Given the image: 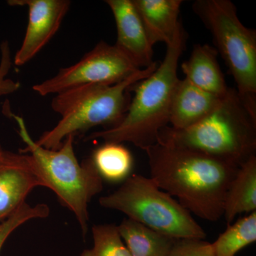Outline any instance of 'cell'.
<instances>
[{
    "label": "cell",
    "mask_w": 256,
    "mask_h": 256,
    "mask_svg": "<svg viewBox=\"0 0 256 256\" xmlns=\"http://www.w3.org/2000/svg\"><path fill=\"white\" fill-rule=\"evenodd\" d=\"M224 96L214 95L198 88L188 79H180L172 102L171 127L182 130L197 124L214 110Z\"/></svg>",
    "instance_id": "12"
},
{
    "label": "cell",
    "mask_w": 256,
    "mask_h": 256,
    "mask_svg": "<svg viewBox=\"0 0 256 256\" xmlns=\"http://www.w3.org/2000/svg\"><path fill=\"white\" fill-rule=\"evenodd\" d=\"M168 256H216L212 244L201 239H180Z\"/></svg>",
    "instance_id": "21"
},
{
    "label": "cell",
    "mask_w": 256,
    "mask_h": 256,
    "mask_svg": "<svg viewBox=\"0 0 256 256\" xmlns=\"http://www.w3.org/2000/svg\"><path fill=\"white\" fill-rule=\"evenodd\" d=\"M118 228L132 256H168L178 240L130 218Z\"/></svg>",
    "instance_id": "16"
},
{
    "label": "cell",
    "mask_w": 256,
    "mask_h": 256,
    "mask_svg": "<svg viewBox=\"0 0 256 256\" xmlns=\"http://www.w3.org/2000/svg\"><path fill=\"white\" fill-rule=\"evenodd\" d=\"M94 247L80 256H132L120 235L118 226L95 225L92 228Z\"/></svg>",
    "instance_id": "19"
},
{
    "label": "cell",
    "mask_w": 256,
    "mask_h": 256,
    "mask_svg": "<svg viewBox=\"0 0 256 256\" xmlns=\"http://www.w3.org/2000/svg\"><path fill=\"white\" fill-rule=\"evenodd\" d=\"M218 54L208 44H196L186 62L182 64L185 78L198 88L214 95H226L230 90L218 62Z\"/></svg>",
    "instance_id": "14"
},
{
    "label": "cell",
    "mask_w": 256,
    "mask_h": 256,
    "mask_svg": "<svg viewBox=\"0 0 256 256\" xmlns=\"http://www.w3.org/2000/svg\"><path fill=\"white\" fill-rule=\"evenodd\" d=\"M90 159L102 180L110 182L126 181L134 166L132 153L120 143L105 142Z\"/></svg>",
    "instance_id": "17"
},
{
    "label": "cell",
    "mask_w": 256,
    "mask_h": 256,
    "mask_svg": "<svg viewBox=\"0 0 256 256\" xmlns=\"http://www.w3.org/2000/svg\"><path fill=\"white\" fill-rule=\"evenodd\" d=\"M4 150H3L2 146L1 143H0V158L2 156L3 153H4Z\"/></svg>",
    "instance_id": "23"
},
{
    "label": "cell",
    "mask_w": 256,
    "mask_h": 256,
    "mask_svg": "<svg viewBox=\"0 0 256 256\" xmlns=\"http://www.w3.org/2000/svg\"><path fill=\"white\" fill-rule=\"evenodd\" d=\"M140 70L114 45L101 42L76 64L60 69L55 76L35 85L33 90L47 96L84 86H112Z\"/></svg>",
    "instance_id": "8"
},
{
    "label": "cell",
    "mask_w": 256,
    "mask_h": 256,
    "mask_svg": "<svg viewBox=\"0 0 256 256\" xmlns=\"http://www.w3.org/2000/svg\"><path fill=\"white\" fill-rule=\"evenodd\" d=\"M158 65L154 62L114 85L84 86L56 96L52 108L62 119L53 129L42 134L37 144L56 150L68 136H76L97 126H105L106 129L116 127L127 114L131 88L149 76Z\"/></svg>",
    "instance_id": "4"
},
{
    "label": "cell",
    "mask_w": 256,
    "mask_h": 256,
    "mask_svg": "<svg viewBox=\"0 0 256 256\" xmlns=\"http://www.w3.org/2000/svg\"><path fill=\"white\" fill-rule=\"evenodd\" d=\"M188 40L181 22L172 41L166 46L163 62L149 76L131 88L134 98L122 120L116 127L92 132L85 141L131 143L144 151L156 144L162 130L170 124L172 102L180 80L178 64Z\"/></svg>",
    "instance_id": "2"
},
{
    "label": "cell",
    "mask_w": 256,
    "mask_h": 256,
    "mask_svg": "<svg viewBox=\"0 0 256 256\" xmlns=\"http://www.w3.org/2000/svg\"><path fill=\"white\" fill-rule=\"evenodd\" d=\"M144 152L150 178L158 188L202 220L216 222L223 217L226 196L240 166L161 143Z\"/></svg>",
    "instance_id": "1"
},
{
    "label": "cell",
    "mask_w": 256,
    "mask_h": 256,
    "mask_svg": "<svg viewBox=\"0 0 256 256\" xmlns=\"http://www.w3.org/2000/svg\"><path fill=\"white\" fill-rule=\"evenodd\" d=\"M153 46L173 38L180 21L182 0H132Z\"/></svg>",
    "instance_id": "13"
},
{
    "label": "cell",
    "mask_w": 256,
    "mask_h": 256,
    "mask_svg": "<svg viewBox=\"0 0 256 256\" xmlns=\"http://www.w3.org/2000/svg\"><path fill=\"white\" fill-rule=\"evenodd\" d=\"M158 143L204 153L242 166L256 152V111L230 88L205 118L185 129L166 126Z\"/></svg>",
    "instance_id": "3"
},
{
    "label": "cell",
    "mask_w": 256,
    "mask_h": 256,
    "mask_svg": "<svg viewBox=\"0 0 256 256\" xmlns=\"http://www.w3.org/2000/svg\"><path fill=\"white\" fill-rule=\"evenodd\" d=\"M114 18L117 42L114 46L139 69L154 63L150 40L132 0H106Z\"/></svg>",
    "instance_id": "11"
},
{
    "label": "cell",
    "mask_w": 256,
    "mask_h": 256,
    "mask_svg": "<svg viewBox=\"0 0 256 256\" xmlns=\"http://www.w3.org/2000/svg\"><path fill=\"white\" fill-rule=\"evenodd\" d=\"M12 6H28L26 34L14 63L23 66L35 58L58 32L72 6L69 0H10Z\"/></svg>",
    "instance_id": "9"
},
{
    "label": "cell",
    "mask_w": 256,
    "mask_h": 256,
    "mask_svg": "<svg viewBox=\"0 0 256 256\" xmlns=\"http://www.w3.org/2000/svg\"><path fill=\"white\" fill-rule=\"evenodd\" d=\"M38 186H43L31 156L4 151L0 158V222L26 203Z\"/></svg>",
    "instance_id": "10"
},
{
    "label": "cell",
    "mask_w": 256,
    "mask_h": 256,
    "mask_svg": "<svg viewBox=\"0 0 256 256\" xmlns=\"http://www.w3.org/2000/svg\"><path fill=\"white\" fill-rule=\"evenodd\" d=\"M50 214V207L45 204H40L36 206L24 204L9 218L0 222V252L11 234L21 226L31 220L47 218Z\"/></svg>",
    "instance_id": "20"
},
{
    "label": "cell",
    "mask_w": 256,
    "mask_h": 256,
    "mask_svg": "<svg viewBox=\"0 0 256 256\" xmlns=\"http://www.w3.org/2000/svg\"><path fill=\"white\" fill-rule=\"evenodd\" d=\"M12 66L11 50L8 42H3L1 45V60H0V96L10 95L20 90V84L8 78Z\"/></svg>",
    "instance_id": "22"
},
{
    "label": "cell",
    "mask_w": 256,
    "mask_h": 256,
    "mask_svg": "<svg viewBox=\"0 0 256 256\" xmlns=\"http://www.w3.org/2000/svg\"><path fill=\"white\" fill-rule=\"evenodd\" d=\"M255 212L256 156H254L240 166L229 186L224 202L223 217L229 226L238 215Z\"/></svg>",
    "instance_id": "15"
},
{
    "label": "cell",
    "mask_w": 256,
    "mask_h": 256,
    "mask_svg": "<svg viewBox=\"0 0 256 256\" xmlns=\"http://www.w3.org/2000/svg\"><path fill=\"white\" fill-rule=\"evenodd\" d=\"M101 206L122 212L172 238L205 240L206 234L178 200L158 188L150 178L132 175L114 193L101 197Z\"/></svg>",
    "instance_id": "6"
},
{
    "label": "cell",
    "mask_w": 256,
    "mask_h": 256,
    "mask_svg": "<svg viewBox=\"0 0 256 256\" xmlns=\"http://www.w3.org/2000/svg\"><path fill=\"white\" fill-rule=\"evenodd\" d=\"M24 149L20 152L31 156L42 186L58 197L62 206L70 210L78 220L85 238L88 232L89 204L104 190V180L92 159L80 164L74 150L75 136L66 138L58 150L38 146L28 132L24 118L14 116Z\"/></svg>",
    "instance_id": "5"
},
{
    "label": "cell",
    "mask_w": 256,
    "mask_h": 256,
    "mask_svg": "<svg viewBox=\"0 0 256 256\" xmlns=\"http://www.w3.org/2000/svg\"><path fill=\"white\" fill-rule=\"evenodd\" d=\"M192 9L212 34L238 95L256 111V30L242 24L230 0H196Z\"/></svg>",
    "instance_id": "7"
},
{
    "label": "cell",
    "mask_w": 256,
    "mask_h": 256,
    "mask_svg": "<svg viewBox=\"0 0 256 256\" xmlns=\"http://www.w3.org/2000/svg\"><path fill=\"white\" fill-rule=\"evenodd\" d=\"M256 242V212L240 218L220 234L212 244L216 256H236Z\"/></svg>",
    "instance_id": "18"
}]
</instances>
